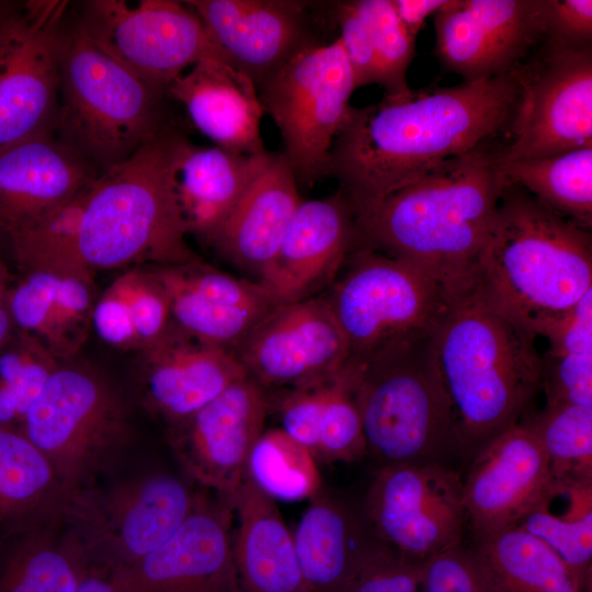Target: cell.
<instances>
[{
  "mask_svg": "<svg viewBox=\"0 0 592 592\" xmlns=\"http://www.w3.org/2000/svg\"><path fill=\"white\" fill-rule=\"evenodd\" d=\"M364 455L362 421L342 367L327 385L316 459L331 464L357 460Z\"/></svg>",
  "mask_w": 592,
  "mask_h": 592,
  "instance_id": "43",
  "label": "cell"
},
{
  "mask_svg": "<svg viewBox=\"0 0 592 592\" xmlns=\"http://www.w3.org/2000/svg\"><path fill=\"white\" fill-rule=\"evenodd\" d=\"M331 20L340 31L338 38L351 67L355 88L378 84L379 70L371 31L355 2H337Z\"/></svg>",
  "mask_w": 592,
  "mask_h": 592,
  "instance_id": "48",
  "label": "cell"
},
{
  "mask_svg": "<svg viewBox=\"0 0 592 592\" xmlns=\"http://www.w3.org/2000/svg\"><path fill=\"white\" fill-rule=\"evenodd\" d=\"M64 1H29L0 16V149L54 132Z\"/></svg>",
  "mask_w": 592,
  "mask_h": 592,
  "instance_id": "15",
  "label": "cell"
},
{
  "mask_svg": "<svg viewBox=\"0 0 592 592\" xmlns=\"http://www.w3.org/2000/svg\"><path fill=\"white\" fill-rule=\"evenodd\" d=\"M232 530L228 496L203 489L191 514L167 543L116 573L127 592H241Z\"/></svg>",
  "mask_w": 592,
  "mask_h": 592,
  "instance_id": "19",
  "label": "cell"
},
{
  "mask_svg": "<svg viewBox=\"0 0 592 592\" xmlns=\"http://www.w3.org/2000/svg\"><path fill=\"white\" fill-rule=\"evenodd\" d=\"M293 534L303 592H343L382 543L362 506L321 490Z\"/></svg>",
  "mask_w": 592,
  "mask_h": 592,
  "instance_id": "28",
  "label": "cell"
},
{
  "mask_svg": "<svg viewBox=\"0 0 592 592\" xmlns=\"http://www.w3.org/2000/svg\"><path fill=\"white\" fill-rule=\"evenodd\" d=\"M185 137L171 127L130 157L100 173L88 189L79 252L94 270L151 262L155 266L197 260L174 190V168Z\"/></svg>",
  "mask_w": 592,
  "mask_h": 592,
  "instance_id": "5",
  "label": "cell"
},
{
  "mask_svg": "<svg viewBox=\"0 0 592 592\" xmlns=\"http://www.w3.org/2000/svg\"><path fill=\"white\" fill-rule=\"evenodd\" d=\"M270 411L267 391L250 376L236 380L187 419L166 428L184 476L229 496L247 479L250 453Z\"/></svg>",
  "mask_w": 592,
  "mask_h": 592,
  "instance_id": "17",
  "label": "cell"
},
{
  "mask_svg": "<svg viewBox=\"0 0 592 592\" xmlns=\"http://www.w3.org/2000/svg\"><path fill=\"white\" fill-rule=\"evenodd\" d=\"M232 354L266 391L325 384L350 355L323 296L280 304Z\"/></svg>",
  "mask_w": 592,
  "mask_h": 592,
  "instance_id": "16",
  "label": "cell"
},
{
  "mask_svg": "<svg viewBox=\"0 0 592 592\" xmlns=\"http://www.w3.org/2000/svg\"><path fill=\"white\" fill-rule=\"evenodd\" d=\"M298 186L327 177L329 152L352 105L351 67L339 38L306 48L257 86Z\"/></svg>",
  "mask_w": 592,
  "mask_h": 592,
  "instance_id": "10",
  "label": "cell"
},
{
  "mask_svg": "<svg viewBox=\"0 0 592 592\" xmlns=\"http://www.w3.org/2000/svg\"><path fill=\"white\" fill-rule=\"evenodd\" d=\"M366 20L379 70V86L387 95L411 93L407 70L414 57L413 38L398 19L391 0H354Z\"/></svg>",
  "mask_w": 592,
  "mask_h": 592,
  "instance_id": "42",
  "label": "cell"
},
{
  "mask_svg": "<svg viewBox=\"0 0 592 592\" xmlns=\"http://www.w3.org/2000/svg\"><path fill=\"white\" fill-rule=\"evenodd\" d=\"M519 99L514 71L354 107L333 140L327 177L355 213L441 163L506 134Z\"/></svg>",
  "mask_w": 592,
  "mask_h": 592,
  "instance_id": "1",
  "label": "cell"
},
{
  "mask_svg": "<svg viewBox=\"0 0 592 592\" xmlns=\"http://www.w3.org/2000/svg\"><path fill=\"white\" fill-rule=\"evenodd\" d=\"M89 186L10 236L15 261L23 274L46 272L92 277L79 252L81 215Z\"/></svg>",
  "mask_w": 592,
  "mask_h": 592,
  "instance_id": "37",
  "label": "cell"
},
{
  "mask_svg": "<svg viewBox=\"0 0 592 592\" xmlns=\"http://www.w3.org/2000/svg\"><path fill=\"white\" fill-rule=\"evenodd\" d=\"M519 99L502 159L533 160L592 147V49L548 38L514 69Z\"/></svg>",
  "mask_w": 592,
  "mask_h": 592,
  "instance_id": "12",
  "label": "cell"
},
{
  "mask_svg": "<svg viewBox=\"0 0 592 592\" xmlns=\"http://www.w3.org/2000/svg\"><path fill=\"white\" fill-rule=\"evenodd\" d=\"M329 382L311 387L281 389V397L275 399L282 422L280 429L307 448L315 459Z\"/></svg>",
  "mask_w": 592,
  "mask_h": 592,
  "instance_id": "47",
  "label": "cell"
},
{
  "mask_svg": "<svg viewBox=\"0 0 592 592\" xmlns=\"http://www.w3.org/2000/svg\"><path fill=\"white\" fill-rule=\"evenodd\" d=\"M545 405L592 407V352L542 355Z\"/></svg>",
  "mask_w": 592,
  "mask_h": 592,
  "instance_id": "46",
  "label": "cell"
},
{
  "mask_svg": "<svg viewBox=\"0 0 592 592\" xmlns=\"http://www.w3.org/2000/svg\"><path fill=\"white\" fill-rule=\"evenodd\" d=\"M270 151L235 153L184 139L174 168V190L187 234L209 241L229 216Z\"/></svg>",
  "mask_w": 592,
  "mask_h": 592,
  "instance_id": "30",
  "label": "cell"
},
{
  "mask_svg": "<svg viewBox=\"0 0 592 592\" xmlns=\"http://www.w3.org/2000/svg\"><path fill=\"white\" fill-rule=\"evenodd\" d=\"M227 61L255 87L301 50L325 44L312 2L296 0H189Z\"/></svg>",
  "mask_w": 592,
  "mask_h": 592,
  "instance_id": "20",
  "label": "cell"
},
{
  "mask_svg": "<svg viewBox=\"0 0 592 592\" xmlns=\"http://www.w3.org/2000/svg\"><path fill=\"white\" fill-rule=\"evenodd\" d=\"M247 478L273 500H311L322 490L315 457L280 428L263 431L258 439Z\"/></svg>",
  "mask_w": 592,
  "mask_h": 592,
  "instance_id": "38",
  "label": "cell"
},
{
  "mask_svg": "<svg viewBox=\"0 0 592 592\" xmlns=\"http://www.w3.org/2000/svg\"><path fill=\"white\" fill-rule=\"evenodd\" d=\"M431 331L350 356L343 365L366 454L379 466L445 464L447 455L458 453L449 405L431 357Z\"/></svg>",
  "mask_w": 592,
  "mask_h": 592,
  "instance_id": "6",
  "label": "cell"
},
{
  "mask_svg": "<svg viewBox=\"0 0 592 592\" xmlns=\"http://www.w3.org/2000/svg\"><path fill=\"white\" fill-rule=\"evenodd\" d=\"M521 421L540 443L553 477L592 480V407L545 405Z\"/></svg>",
  "mask_w": 592,
  "mask_h": 592,
  "instance_id": "40",
  "label": "cell"
},
{
  "mask_svg": "<svg viewBox=\"0 0 592 592\" xmlns=\"http://www.w3.org/2000/svg\"><path fill=\"white\" fill-rule=\"evenodd\" d=\"M543 337L549 342L546 354L592 352V289Z\"/></svg>",
  "mask_w": 592,
  "mask_h": 592,
  "instance_id": "50",
  "label": "cell"
},
{
  "mask_svg": "<svg viewBox=\"0 0 592 592\" xmlns=\"http://www.w3.org/2000/svg\"><path fill=\"white\" fill-rule=\"evenodd\" d=\"M508 183L516 184L560 215L590 228L592 147L533 160H500Z\"/></svg>",
  "mask_w": 592,
  "mask_h": 592,
  "instance_id": "36",
  "label": "cell"
},
{
  "mask_svg": "<svg viewBox=\"0 0 592 592\" xmlns=\"http://www.w3.org/2000/svg\"><path fill=\"white\" fill-rule=\"evenodd\" d=\"M78 22L64 32L54 134L100 173L168 128L163 99Z\"/></svg>",
  "mask_w": 592,
  "mask_h": 592,
  "instance_id": "7",
  "label": "cell"
},
{
  "mask_svg": "<svg viewBox=\"0 0 592 592\" xmlns=\"http://www.w3.org/2000/svg\"><path fill=\"white\" fill-rule=\"evenodd\" d=\"M546 0H449L433 16L442 67L477 81L522 64L545 39Z\"/></svg>",
  "mask_w": 592,
  "mask_h": 592,
  "instance_id": "18",
  "label": "cell"
},
{
  "mask_svg": "<svg viewBox=\"0 0 592 592\" xmlns=\"http://www.w3.org/2000/svg\"><path fill=\"white\" fill-rule=\"evenodd\" d=\"M545 23V38L569 46H591L592 1L546 0Z\"/></svg>",
  "mask_w": 592,
  "mask_h": 592,
  "instance_id": "49",
  "label": "cell"
},
{
  "mask_svg": "<svg viewBox=\"0 0 592 592\" xmlns=\"http://www.w3.org/2000/svg\"><path fill=\"white\" fill-rule=\"evenodd\" d=\"M153 267L167 292L173 325L230 352L280 305L262 284L234 277L198 260Z\"/></svg>",
  "mask_w": 592,
  "mask_h": 592,
  "instance_id": "21",
  "label": "cell"
},
{
  "mask_svg": "<svg viewBox=\"0 0 592 592\" xmlns=\"http://www.w3.org/2000/svg\"><path fill=\"white\" fill-rule=\"evenodd\" d=\"M75 592H127L114 571L91 567Z\"/></svg>",
  "mask_w": 592,
  "mask_h": 592,
  "instance_id": "52",
  "label": "cell"
},
{
  "mask_svg": "<svg viewBox=\"0 0 592 592\" xmlns=\"http://www.w3.org/2000/svg\"><path fill=\"white\" fill-rule=\"evenodd\" d=\"M500 592H582L562 559L517 526L476 539Z\"/></svg>",
  "mask_w": 592,
  "mask_h": 592,
  "instance_id": "35",
  "label": "cell"
},
{
  "mask_svg": "<svg viewBox=\"0 0 592 592\" xmlns=\"http://www.w3.org/2000/svg\"><path fill=\"white\" fill-rule=\"evenodd\" d=\"M323 297L345 338L349 357L431 331L451 298L419 267L369 249L349 254Z\"/></svg>",
  "mask_w": 592,
  "mask_h": 592,
  "instance_id": "11",
  "label": "cell"
},
{
  "mask_svg": "<svg viewBox=\"0 0 592 592\" xmlns=\"http://www.w3.org/2000/svg\"><path fill=\"white\" fill-rule=\"evenodd\" d=\"M501 151L481 144L355 213V249L413 264L449 297L468 291L506 184Z\"/></svg>",
  "mask_w": 592,
  "mask_h": 592,
  "instance_id": "2",
  "label": "cell"
},
{
  "mask_svg": "<svg viewBox=\"0 0 592 592\" xmlns=\"http://www.w3.org/2000/svg\"><path fill=\"white\" fill-rule=\"evenodd\" d=\"M463 480L466 521L475 539L513 526L551 478L548 458L523 421L487 442Z\"/></svg>",
  "mask_w": 592,
  "mask_h": 592,
  "instance_id": "22",
  "label": "cell"
},
{
  "mask_svg": "<svg viewBox=\"0 0 592 592\" xmlns=\"http://www.w3.org/2000/svg\"><path fill=\"white\" fill-rule=\"evenodd\" d=\"M355 246L354 212L340 191L320 200H303L260 284L280 304L316 297L331 286Z\"/></svg>",
  "mask_w": 592,
  "mask_h": 592,
  "instance_id": "23",
  "label": "cell"
},
{
  "mask_svg": "<svg viewBox=\"0 0 592 592\" xmlns=\"http://www.w3.org/2000/svg\"><path fill=\"white\" fill-rule=\"evenodd\" d=\"M92 277L55 274L45 306V346L61 362L81 349L91 327L95 303Z\"/></svg>",
  "mask_w": 592,
  "mask_h": 592,
  "instance_id": "41",
  "label": "cell"
},
{
  "mask_svg": "<svg viewBox=\"0 0 592 592\" xmlns=\"http://www.w3.org/2000/svg\"><path fill=\"white\" fill-rule=\"evenodd\" d=\"M470 288L543 337L592 289L591 234L506 182Z\"/></svg>",
  "mask_w": 592,
  "mask_h": 592,
  "instance_id": "4",
  "label": "cell"
},
{
  "mask_svg": "<svg viewBox=\"0 0 592 592\" xmlns=\"http://www.w3.org/2000/svg\"><path fill=\"white\" fill-rule=\"evenodd\" d=\"M418 592H500L490 570L475 548L462 544L422 562Z\"/></svg>",
  "mask_w": 592,
  "mask_h": 592,
  "instance_id": "44",
  "label": "cell"
},
{
  "mask_svg": "<svg viewBox=\"0 0 592 592\" xmlns=\"http://www.w3.org/2000/svg\"><path fill=\"white\" fill-rule=\"evenodd\" d=\"M61 509L0 536V592L76 591L92 566Z\"/></svg>",
  "mask_w": 592,
  "mask_h": 592,
  "instance_id": "31",
  "label": "cell"
},
{
  "mask_svg": "<svg viewBox=\"0 0 592 592\" xmlns=\"http://www.w3.org/2000/svg\"><path fill=\"white\" fill-rule=\"evenodd\" d=\"M8 4L0 2V16L8 11Z\"/></svg>",
  "mask_w": 592,
  "mask_h": 592,
  "instance_id": "54",
  "label": "cell"
},
{
  "mask_svg": "<svg viewBox=\"0 0 592 592\" xmlns=\"http://www.w3.org/2000/svg\"><path fill=\"white\" fill-rule=\"evenodd\" d=\"M166 96L182 104L192 124L217 147L241 155L266 151L258 89L229 62L218 58L196 62L171 82Z\"/></svg>",
  "mask_w": 592,
  "mask_h": 592,
  "instance_id": "26",
  "label": "cell"
},
{
  "mask_svg": "<svg viewBox=\"0 0 592 592\" xmlns=\"http://www.w3.org/2000/svg\"><path fill=\"white\" fill-rule=\"evenodd\" d=\"M186 476L153 471L69 493L62 516L92 567L123 571L167 543L201 494Z\"/></svg>",
  "mask_w": 592,
  "mask_h": 592,
  "instance_id": "9",
  "label": "cell"
},
{
  "mask_svg": "<svg viewBox=\"0 0 592 592\" xmlns=\"http://www.w3.org/2000/svg\"><path fill=\"white\" fill-rule=\"evenodd\" d=\"M140 352L139 395L166 428L187 419L248 376L232 352L202 342L174 325Z\"/></svg>",
  "mask_w": 592,
  "mask_h": 592,
  "instance_id": "24",
  "label": "cell"
},
{
  "mask_svg": "<svg viewBox=\"0 0 592 592\" xmlns=\"http://www.w3.org/2000/svg\"><path fill=\"white\" fill-rule=\"evenodd\" d=\"M167 292L155 270L133 269L117 276L95 300L91 327L118 349L143 351L171 327Z\"/></svg>",
  "mask_w": 592,
  "mask_h": 592,
  "instance_id": "33",
  "label": "cell"
},
{
  "mask_svg": "<svg viewBox=\"0 0 592 592\" xmlns=\"http://www.w3.org/2000/svg\"><path fill=\"white\" fill-rule=\"evenodd\" d=\"M375 536L415 561L462 544L463 479L443 463L379 466L361 505Z\"/></svg>",
  "mask_w": 592,
  "mask_h": 592,
  "instance_id": "14",
  "label": "cell"
},
{
  "mask_svg": "<svg viewBox=\"0 0 592 592\" xmlns=\"http://www.w3.org/2000/svg\"><path fill=\"white\" fill-rule=\"evenodd\" d=\"M513 526L547 544L592 591V480L551 476Z\"/></svg>",
  "mask_w": 592,
  "mask_h": 592,
  "instance_id": "32",
  "label": "cell"
},
{
  "mask_svg": "<svg viewBox=\"0 0 592 592\" xmlns=\"http://www.w3.org/2000/svg\"><path fill=\"white\" fill-rule=\"evenodd\" d=\"M8 281V272L0 257V349L11 338L14 328L8 307V295L11 288Z\"/></svg>",
  "mask_w": 592,
  "mask_h": 592,
  "instance_id": "53",
  "label": "cell"
},
{
  "mask_svg": "<svg viewBox=\"0 0 592 592\" xmlns=\"http://www.w3.org/2000/svg\"><path fill=\"white\" fill-rule=\"evenodd\" d=\"M68 494L25 435L0 426V536L61 509Z\"/></svg>",
  "mask_w": 592,
  "mask_h": 592,
  "instance_id": "34",
  "label": "cell"
},
{
  "mask_svg": "<svg viewBox=\"0 0 592 592\" xmlns=\"http://www.w3.org/2000/svg\"><path fill=\"white\" fill-rule=\"evenodd\" d=\"M283 153L270 152L229 216L210 238L221 255L260 283L303 201Z\"/></svg>",
  "mask_w": 592,
  "mask_h": 592,
  "instance_id": "27",
  "label": "cell"
},
{
  "mask_svg": "<svg viewBox=\"0 0 592 592\" xmlns=\"http://www.w3.org/2000/svg\"><path fill=\"white\" fill-rule=\"evenodd\" d=\"M21 433L72 493L100 482L132 442L126 405L96 369L61 362L29 409Z\"/></svg>",
  "mask_w": 592,
  "mask_h": 592,
  "instance_id": "8",
  "label": "cell"
},
{
  "mask_svg": "<svg viewBox=\"0 0 592 592\" xmlns=\"http://www.w3.org/2000/svg\"><path fill=\"white\" fill-rule=\"evenodd\" d=\"M232 554L241 592H303L294 547L275 500L249 478L228 496Z\"/></svg>",
  "mask_w": 592,
  "mask_h": 592,
  "instance_id": "29",
  "label": "cell"
},
{
  "mask_svg": "<svg viewBox=\"0 0 592 592\" xmlns=\"http://www.w3.org/2000/svg\"><path fill=\"white\" fill-rule=\"evenodd\" d=\"M59 361L39 340L18 331L0 349V426L22 431L24 419Z\"/></svg>",
  "mask_w": 592,
  "mask_h": 592,
  "instance_id": "39",
  "label": "cell"
},
{
  "mask_svg": "<svg viewBox=\"0 0 592 592\" xmlns=\"http://www.w3.org/2000/svg\"><path fill=\"white\" fill-rule=\"evenodd\" d=\"M535 339L473 288L449 298L431 331V357L459 454L474 456L527 414L542 386Z\"/></svg>",
  "mask_w": 592,
  "mask_h": 592,
  "instance_id": "3",
  "label": "cell"
},
{
  "mask_svg": "<svg viewBox=\"0 0 592 592\" xmlns=\"http://www.w3.org/2000/svg\"><path fill=\"white\" fill-rule=\"evenodd\" d=\"M79 21L113 58L157 92L206 58L227 61L197 14L172 0H94ZM228 62V61H227Z\"/></svg>",
  "mask_w": 592,
  "mask_h": 592,
  "instance_id": "13",
  "label": "cell"
},
{
  "mask_svg": "<svg viewBox=\"0 0 592 592\" xmlns=\"http://www.w3.org/2000/svg\"><path fill=\"white\" fill-rule=\"evenodd\" d=\"M422 562L403 557L380 543L343 592H418Z\"/></svg>",
  "mask_w": 592,
  "mask_h": 592,
  "instance_id": "45",
  "label": "cell"
},
{
  "mask_svg": "<svg viewBox=\"0 0 592 592\" xmlns=\"http://www.w3.org/2000/svg\"><path fill=\"white\" fill-rule=\"evenodd\" d=\"M449 0H391L394 9L407 32L417 38L431 15H435Z\"/></svg>",
  "mask_w": 592,
  "mask_h": 592,
  "instance_id": "51",
  "label": "cell"
},
{
  "mask_svg": "<svg viewBox=\"0 0 592 592\" xmlns=\"http://www.w3.org/2000/svg\"><path fill=\"white\" fill-rule=\"evenodd\" d=\"M100 173L54 132L0 149V228L10 237L72 200Z\"/></svg>",
  "mask_w": 592,
  "mask_h": 592,
  "instance_id": "25",
  "label": "cell"
}]
</instances>
